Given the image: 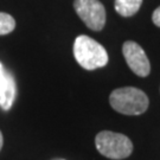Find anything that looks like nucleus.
I'll use <instances>...</instances> for the list:
<instances>
[{
	"instance_id": "nucleus-4",
	"label": "nucleus",
	"mask_w": 160,
	"mask_h": 160,
	"mask_svg": "<svg viewBox=\"0 0 160 160\" xmlns=\"http://www.w3.org/2000/svg\"><path fill=\"white\" fill-rule=\"evenodd\" d=\"M74 8L90 30L101 31L104 28L106 8L98 0H75Z\"/></svg>"
},
{
	"instance_id": "nucleus-1",
	"label": "nucleus",
	"mask_w": 160,
	"mask_h": 160,
	"mask_svg": "<svg viewBox=\"0 0 160 160\" xmlns=\"http://www.w3.org/2000/svg\"><path fill=\"white\" fill-rule=\"evenodd\" d=\"M74 56L86 70L102 68L108 63V53L98 42L88 36H78L74 43Z\"/></svg>"
},
{
	"instance_id": "nucleus-5",
	"label": "nucleus",
	"mask_w": 160,
	"mask_h": 160,
	"mask_svg": "<svg viewBox=\"0 0 160 160\" xmlns=\"http://www.w3.org/2000/svg\"><path fill=\"white\" fill-rule=\"evenodd\" d=\"M122 53L132 71L140 77H146L151 72V64L143 49L135 42L128 40L122 46Z\"/></svg>"
},
{
	"instance_id": "nucleus-8",
	"label": "nucleus",
	"mask_w": 160,
	"mask_h": 160,
	"mask_svg": "<svg viewBox=\"0 0 160 160\" xmlns=\"http://www.w3.org/2000/svg\"><path fill=\"white\" fill-rule=\"evenodd\" d=\"M16 29V20L11 14L0 12V36L11 33Z\"/></svg>"
},
{
	"instance_id": "nucleus-9",
	"label": "nucleus",
	"mask_w": 160,
	"mask_h": 160,
	"mask_svg": "<svg viewBox=\"0 0 160 160\" xmlns=\"http://www.w3.org/2000/svg\"><path fill=\"white\" fill-rule=\"evenodd\" d=\"M152 20H153V23H154L157 26L160 28V6L153 12V14H152Z\"/></svg>"
},
{
	"instance_id": "nucleus-7",
	"label": "nucleus",
	"mask_w": 160,
	"mask_h": 160,
	"mask_svg": "<svg viewBox=\"0 0 160 160\" xmlns=\"http://www.w3.org/2000/svg\"><path fill=\"white\" fill-rule=\"evenodd\" d=\"M142 5V0H115V11L122 17H132Z\"/></svg>"
},
{
	"instance_id": "nucleus-10",
	"label": "nucleus",
	"mask_w": 160,
	"mask_h": 160,
	"mask_svg": "<svg viewBox=\"0 0 160 160\" xmlns=\"http://www.w3.org/2000/svg\"><path fill=\"white\" fill-rule=\"evenodd\" d=\"M2 143H4V138H2V133L0 131V151L2 148Z\"/></svg>"
},
{
	"instance_id": "nucleus-6",
	"label": "nucleus",
	"mask_w": 160,
	"mask_h": 160,
	"mask_svg": "<svg viewBox=\"0 0 160 160\" xmlns=\"http://www.w3.org/2000/svg\"><path fill=\"white\" fill-rule=\"evenodd\" d=\"M17 94V86L13 75L5 70L0 63V106L4 110H8L14 102Z\"/></svg>"
},
{
	"instance_id": "nucleus-2",
	"label": "nucleus",
	"mask_w": 160,
	"mask_h": 160,
	"mask_svg": "<svg viewBox=\"0 0 160 160\" xmlns=\"http://www.w3.org/2000/svg\"><path fill=\"white\" fill-rule=\"evenodd\" d=\"M110 106L125 115H140L145 113L148 108L147 95L133 87H125L113 90L109 96Z\"/></svg>"
},
{
	"instance_id": "nucleus-3",
	"label": "nucleus",
	"mask_w": 160,
	"mask_h": 160,
	"mask_svg": "<svg viewBox=\"0 0 160 160\" xmlns=\"http://www.w3.org/2000/svg\"><path fill=\"white\" fill-rule=\"evenodd\" d=\"M95 145L97 151L109 159H125L133 152V143L126 135L110 131L100 132L95 138Z\"/></svg>"
}]
</instances>
